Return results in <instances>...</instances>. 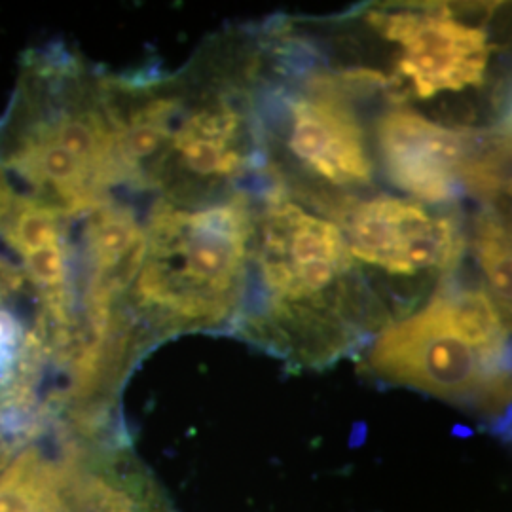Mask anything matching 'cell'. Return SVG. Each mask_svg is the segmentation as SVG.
<instances>
[{
    "instance_id": "obj_3",
    "label": "cell",
    "mask_w": 512,
    "mask_h": 512,
    "mask_svg": "<svg viewBox=\"0 0 512 512\" xmlns=\"http://www.w3.org/2000/svg\"><path fill=\"white\" fill-rule=\"evenodd\" d=\"M368 374L475 410L492 423L512 406V325L484 285L444 279L418 310L361 351Z\"/></svg>"
},
{
    "instance_id": "obj_4",
    "label": "cell",
    "mask_w": 512,
    "mask_h": 512,
    "mask_svg": "<svg viewBox=\"0 0 512 512\" xmlns=\"http://www.w3.org/2000/svg\"><path fill=\"white\" fill-rule=\"evenodd\" d=\"M332 220L387 325L418 310L444 279L458 274L469 245L458 207L391 194L357 198Z\"/></svg>"
},
{
    "instance_id": "obj_6",
    "label": "cell",
    "mask_w": 512,
    "mask_h": 512,
    "mask_svg": "<svg viewBox=\"0 0 512 512\" xmlns=\"http://www.w3.org/2000/svg\"><path fill=\"white\" fill-rule=\"evenodd\" d=\"M471 245L486 291L512 325V219L494 205L478 209Z\"/></svg>"
},
{
    "instance_id": "obj_2",
    "label": "cell",
    "mask_w": 512,
    "mask_h": 512,
    "mask_svg": "<svg viewBox=\"0 0 512 512\" xmlns=\"http://www.w3.org/2000/svg\"><path fill=\"white\" fill-rule=\"evenodd\" d=\"M256 192L207 205L156 196L131 310L150 344L184 332L234 334L251 277Z\"/></svg>"
},
{
    "instance_id": "obj_1",
    "label": "cell",
    "mask_w": 512,
    "mask_h": 512,
    "mask_svg": "<svg viewBox=\"0 0 512 512\" xmlns=\"http://www.w3.org/2000/svg\"><path fill=\"white\" fill-rule=\"evenodd\" d=\"M385 327L342 228L281 186H262L251 277L234 334L293 368H325L361 353Z\"/></svg>"
},
{
    "instance_id": "obj_5",
    "label": "cell",
    "mask_w": 512,
    "mask_h": 512,
    "mask_svg": "<svg viewBox=\"0 0 512 512\" xmlns=\"http://www.w3.org/2000/svg\"><path fill=\"white\" fill-rule=\"evenodd\" d=\"M372 139L389 183L435 207H458L465 194L494 205L511 171L490 128H454L416 110L384 107Z\"/></svg>"
}]
</instances>
